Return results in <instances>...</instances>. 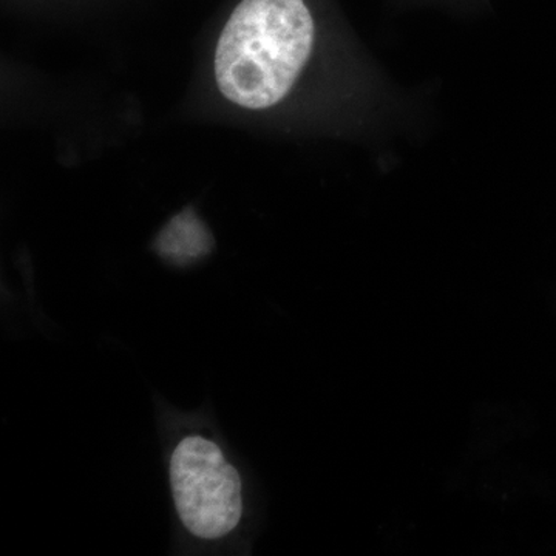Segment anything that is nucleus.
Instances as JSON below:
<instances>
[{"label":"nucleus","instance_id":"nucleus-1","mask_svg":"<svg viewBox=\"0 0 556 556\" xmlns=\"http://www.w3.org/2000/svg\"><path fill=\"white\" fill-rule=\"evenodd\" d=\"M316 25L303 0H241L219 36L215 76L244 109L287 98L313 53Z\"/></svg>","mask_w":556,"mask_h":556},{"label":"nucleus","instance_id":"nucleus-2","mask_svg":"<svg viewBox=\"0 0 556 556\" xmlns=\"http://www.w3.org/2000/svg\"><path fill=\"white\" fill-rule=\"evenodd\" d=\"M175 507L193 535H228L241 518V481L222 450L200 437L179 442L170 460Z\"/></svg>","mask_w":556,"mask_h":556},{"label":"nucleus","instance_id":"nucleus-3","mask_svg":"<svg viewBox=\"0 0 556 556\" xmlns=\"http://www.w3.org/2000/svg\"><path fill=\"white\" fill-rule=\"evenodd\" d=\"M212 239L206 228L195 218V215H179L161 233L159 249L164 257L175 262H188L206 254Z\"/></svg>","mask_w":556,"mask_h":556}]
</instances>
